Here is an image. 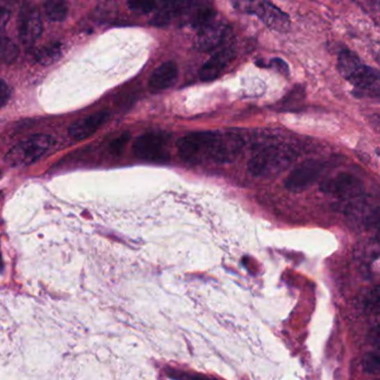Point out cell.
<instances>
[{"label": "cell", "mask_w": 380, "mask_h": 380, "mask_svg": "<svg viewBox=\"0 0 380 380\" xmlns=\"http://www.w3.org/2000/svg\"><path fill=\"white\" fill-rule=\"evenodd\" d=\"M130 133L125 132L117 138H114L110 143V152L113 155H121L124 151L125 145L130 141Z\"/></svg>", "instance_id": "obj_21"}, {"label": "cell", "mask_w": 380, "mask_h": 380, "mask_svg": "<svg viewBox=\"0 0 380 380\" xmlns=\"http://www.w3.org/2000/svg\"><path fill=\"white\" fill-rule=\"evenodd\" d=\"M9 99H10V88L5 81L0 79V107L6 104Z\"/></svg>", "instance_id": "obj_24"}, {"label": "cell", "mask_w": 380, "mask_h": 380, "mask_svg": "<svg viewBox=\"0 0 380 380\" xmlns=\"http://www.w3.org/2000/svg\"><path fill=\"white\" fill-rule=\"evenodd\" d=\"M226 27L221 22H215V19L208 25L204 26L199 31L197 38V46L200 51H211L222 44L226 38Z\"/></svg>", "instance_id": "obj_10"}, {"label": "cell", "mask_w": 380, "mask_h": 380, "mask_svg": "<svg viewBox=\"0 0 380 380\" xmlns=\"http://www.w3.org/2000/svg\"><path fill=\"white\" fill-rule=\"evenodd\" d=\"M243 140L236 133L195 132L181 138L176 144L182 160L190 164L204 162L232 163L239 158Z\"/></svg>", "instance_id": "obj_1"}, {"label": "cell", "mask_w": 380, "mask_h": 380, "mask_svg": "<svg viewBox=\"0 0 380 380\" xmlns=\"http://www.w3.org/2000/svg\"><path fill=\"white\" fill-rule=\"evenodd\" d=\"M18 33L24 45L31 46L36 42L42 33V18L36 7L26 5L22 8L18 19Z\"/></svg>", "instance_id": "obj_8"}, {"label": "cell", "mask_w": 380, "mask_h": 380, "mask_svg": "<svg viewBox=\"0 0 380 380\" xmlns=\"http://www.w3.org/2000/svg\"><path fill=\"white\" fill-rule=\"evenodd\" d=\"M363 95L379 97L380 77L377 69L363 65L349 81Z\"/></svg>", "instance_id": "obj_12"}, {"label": "cell", "mask_w": 380, "mask_h": 380, "mask_svg": "<svg viewBox=\"0 0 380 380\" xmlns=\"http://www.w3.org/2000/svg\"><path fill=\"white\" fill-rule=\"evenodd\" d=\"M63 55V45L60 42H53L44 46L36 51V60L42 65H51L60 60Z\"/></svg>", "instance_id": "obj_16"}, {"label": "cell", "mask_w": 380, "mask_h": 380, "mask_svg": "<svg viewBox=\"0 0 380 380\" xmlns=\"http://www.w3.org/2000/svg\"><path fill=\"white\" fill-rule=\"evenodd\" d=\"M363 370L369 374H377L380 369V359L378 354H368L363 359Z\"/></svg>", "instance_id": "obj_20"}, {"label": "cell", "mask_w": 380, "mask_h": 380, "mask_svg": "<svg viewBox=\"0 0 380 380\" xmlns=\"http://www.w3.org/2000/svg\"><path fill=\"white\" fill-rule=\"evenodd\" d=\"M363 64L361 62V58L358 56L357 53H354L352 51H342L339 53L338 63H337V67H338L339 73L341 76L346 79L348 82L352 77L355 76Z\"/></svg>", "instance_id": "obj_14"}, {"label": "cell", "mask_w": 380, "mask_h": 380, "mask_svg": "<svg viewBox=\"0 0 380 380\" xmlns=\"http://www.w3.org/2000/svg\"><path fill=\"white\" fill-rule=\"evenodd\" d=\"M270 66L274 68L276 71L283 74V75L289 74V67H288L287 63L285 60H280V58H274V60H271Z\"/></svg>", "instance_id": "obj_25"}, {"label": "cell", "mask_w": 380, "mask_h": 380, "mask_svg": "<svg viewBox=\"0 0 380 380\" xmlns=\"http://www.w3.org/2000/svg\"><path fill=\"white\" fill-rule=\"evenodd\" d=\"M56 141L53 136L47 134H36L26 138L9 149L5 162L9 167H26L36 163L44 158L53 147Z\"/></svg>", "instance_id": "obj_3"}, {"label": "cell", "mask_w": 380, "mask_h": 380, "mask_svg": "<svg viewBox=\"0 0 380 380\" xmlns=\"http://www.w3.org/2000/svg\"><path fill=\"white\" fill-rule=\"evenodd\" d=\"M19 49L17 45L7 37H0V60L10 64L17 58Z\"/></svg>", "instance_id": "obj_18"}, {"label": "cell", "mask_w": 380, "mask_h": 380, "mask_svg": "<svg viewBox=\"0 0 380 380\" xmlns=\"http://www.w3.org/2000/svg\"><path fill=\"white\" fill-rule=\"evenodd\" d=\"M243 5L245 12L256 15L262 23L269 28L279 33H285L290 28V19L287 14L280 10L276 5L269 1H248L240 3Z\"/></svg>", "instance_id": "obj_5"}, {"label": "cell", "mask_w": 380, "mask_h": 380, "mask_svg": "<svg viewBox=\"0 0 380 380\" xmlns=\"http://www.w3.org/2000/svg\"><path fill=\"white\" fill-rule=\"evenodd\" d=\"M9 18H10V10L0 3V33L8 23Z\"/></svg>", "instance_id": "obj_26"}, {"label": "cell", "mask_w": 380, "mask_h": 380, "mask_svg": "<svg viewBox=\"0 0 380 380\" xmlns=\"http://www.w3.org/2000/svg\"><path fill=\"white\" fill-rule=\"evenodd\" d=\"M234 51L232 47H224L213 53L206 64L201 67L200 79L203 82H212L220 76L229 63L233 60Z\"/></svg>", "instance_id": "obj_9"}, {"label": "cell", "mask_w": 380, "mask_h": 380, "mask_svg": "<svg viewBox=\"0 0 380 380\" xmlns=\"http://www.w3.org/2000/svg\"><path fill=\"white\" fill-rule=\"evenodd\" d=\"M129 8L136 14H149L154 10L156 3L153 1H131L127 3Z\"/></svg>", "instance_id": "obj_22"}, {"label": "cell", "mask_w": 380, "mask_h": 380, "mask_svg": "<svg viewBox=\"0 0 380 380\" xmlns=\"http://www.w3.org/2000/svg\"><path fill=\"white\" fill-rule=\"evenodd\" d=\"M170 377L174 380H217L215 378L208 377L204 374H189V372H180V370H171L169 372Z\"/></svg>", "instance_id": "obj_23"}, {"label": "cell", "mask_w": 380, "mask_h": 380, "mask_svg": "<svg viewBox=\"0 0 380 380\" xmlns=\"http://www.w3.org/2000/svg\"><path fill=\"white\" fill-rule=\"evenodd\" d=\"M48 19L55 23L64 22L67 17L68 7L64 1H47L44 5Z\"/></svg>", "instance_id": "obj_17"}, {"label": "cell", "mask_w": 380, "mask_h": 380, "mask_svg": "<svg viewBox=\"0 0 380 380\" xmlns=\"http://www.w3.org/2000/svg\"><path fill=\"white\" fill-rule=\"evenodd\" d=\"M178 65L174 62H165L158 66L149 77V88L153 93H160L173 86L178 79Z\"/></svg>", "instance_id": "obj_13"}, {"label": "cell", "mask_w": 380, "mask_h": 380, "mask_svg": "<svg viewBox=\"0 0 380 380\" xmlns=\"http://www.w3.org/2000/svg\"><path fill=\"white\" fill-rule=\"evenodd\" d=\"M185 6V3H165L163 8H160V12L155 15L153 19L151 20V24L156 27L167 25L174 16L183 10Z\"/></svg>", "instance_id": "obj_15"}, {"label": "cell", "mask_w": 380, "mask_h": 380, "mask_svg": "<svg viewBox=\"0 0 380 380\" xmlns=\"http://www.w3.org/2000/svg\"><path fill=\"white\" fill-rule=\"evenodd\" d=\"M167 136L160 133H147L138 136L133 144V151L140 160L165 163L170 158Z\"/></svg>", "instance_id": "obj_4"}, {"label": "cell", "mask_w": 380, "mask_h": 380, "mask_svg": "<svg viewBox=\"0 0 380 380\" xmlns=\"http://www.w3.org/2000/svg\"><path fill=\"white\" fill-rule=\"evenodd\" d=\"M324 171V163L319 160H304L288 176L285 182L286 189L293 193H300L309 189L318 181Z\"/></svg>", "instance_id": "obj_7"}, {"label": "cell", "mask_w": 380, "mask_h": 380, "mask_svg": "<svg viewBox=\"0 0 380 380\" xmlns=\"http://www.w3.org/2000/svg\"><path fill=\"white\" fill-rule=\"evenodd\" d=\"M296 158L290 147L265 145L256 149L249 160L248 170L256 178H267L285 171Z\"/></svg>", "instance_id": "obj_2"}, {"label": "cell", "mask_w": 380, "mask_h": 380, "mask_svg": "<svg viewBox=\"0 0 380 380\" xmlns=\"http://www.w3.org/2000/svg\"><path fill=\"white\" fill-rule=\"evenodd\" d=\"M215 13L212 8H201L195 13V16L192 17V25L195 26V28H203L204 26L208 25L215 19Z\"/></svg>", "instance_id": "obj_19"}, {"label": "cell", "mask_w": 380, "mask_h": 380, "mask_svg": "<svg viewBox=\"0 0 380 380\" xmlns=\"http://www.w3.org/2000/svg\"><path fill=\"white\" fill-rule=\"evenodd\" d=\"M321 191L326 195L338 197L342 202L359 197L363 193V184L350 173H340L320 184Z\"/></svg>", "instance_id": "obj_6"}, {"label": "cell", "mask_w": 380, "mask_h": 380, "mask_svg": "<svg viewBox=\"0 0 380 380\" xmlns=\"http://www.w3.org/2000/svg\"><path fill=\"white\" fill-rule=\"evenodd\" d=\"M108 119H110V115L107 112H97V113L86 116L84 119H79L76 123H74L69 127L68 134L75 141H83V140H86V138L93 135L94 133L99 130Z\"/></svg>", "instance_id": "obj_11"}]
</instances>
